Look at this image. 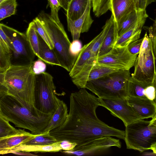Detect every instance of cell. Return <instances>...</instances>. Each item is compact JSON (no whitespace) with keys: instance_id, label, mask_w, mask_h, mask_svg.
<instances>
[{"instance_id":"obj_24","label":"cell","mask_w":156,"mask_h":156,"mask_svg":"<svg viewBox=\"0 0 156 156\" xmlns=\"http://www.w3.org/2000/svg\"><path fill=\"white\" fill-rule=\"evenodd\" d=\"M37 34L39 49L38 58L48 64L61 66V64L53 50L50 48L38 33Z\"/></svg>"},{"instance_id":"obj_35","label":"cell","mask_w":156,"mask_h":156,"mask_svg":"<svg viewBox=\"0 0 156 156\" xmlns=\"http://www.w3.org/2000/svg\"><path fill=\"white\" fill-rule=\"evenodd\" d=\"M145 29L149 33L148 36L151 41L153 53L156 60V19L152 26L146 27Z\"/></svg>"},{"instance_id":"obj_15","label":"cell","mask_w":156,"mask_h":156,"mask_svg":"<svg viewBox=\"0 0 156 156\" xmlns=\"http://www.w3.org/2000/svg\"><path fill=\"white\" fill-rule=\"evenodd\" d=\"M109 10L117 25L126 16L136 10L133 0H111Z\"/></svg>"},{"instance_id":"obj_47","label":"cell","mask_w":156,"mask_h":156,"mask_svg":"<svg viewBox=\"0 0 156 156\" xmlns=\"http://www.w3.org/2000/svg\"><path fill=\"white\" fill-rule=\"evenodd\" d=\"M153 85L154 86L155 89V98L154 100V101L156 105V74L154 78Z\"/></svg>"},{"instance_id":"obj_2","label":"cell","mask_w":156,"mask_h":156,"mask_svg":"<svg viewBox=\"0 0 156 156\" xmlns=\"http://www.w3.org/2000/svg\"><path fill=\"white\" fill-rule=\"evenodd\" d=\"M32 66L33 63L12 64L5 72L0 73V88L6 95L12 96L32 112L42 115L45 113L38 110L35 106L36 75Z\"/></svg>"},{"instance_id":"obj_30","label":"cell","mask_w":156,"mask_h":156,"mask_svg":"<svg viewBox=\"0 0 156 156\" xmlns=\"http://www.w3.org/2000/svg\"><path fill=\"white\" fill-rule=\"evenodd\" d=\"M26 34L33 52L35 55L38 57L39 54L38 36L34 23L33 21L29 24Z\"/></svg>"},{"instance_id":"obj_31","label":"cell","mask_w":156,"mask_h":156,"mask_svg":"<svg viewBox=\"0 0 156 156\" xmlns=\"http://www.w3.org/2000/svg\"><path fill=\"white\" fill-rule=\"evenodd\" d=\"M16 0H5L0 3V20L16 14Z\"/></svg>"},{"instance_id":"obj_44","label":"cell","mask_w":156,"mask_h":156,"mask_svg":"<svg viewBox=\"0 0 156 156\" xmlns=\"http://www.w3.org/2000/svg\"><path fill=\"white\" fill-rule=\"evenodd\" d=\"M102 0H91L93 11L94 14L98 11Z\"/></svg>"},{"instance_id":"obj_1","label":"cell","mask_w":156,"mask_h":156,"mask_svg":"<svg viewBox=\"0 0 156 156\" xmlns=\"http://www.w3.org/2000/svg\"><path fill=\"white\" fill-rule=\"evenodd\" d=\"M100 106L99 98L85 88L72 93L70 109L64 123L49 133L57 141L67 140L77 145L105 136L124 139L125 131L108 126L97 117L96 110Z\"/></svg>"},{"instance_id":"obj_38","label":"cell","mask_w":156,"mask_h":156,"mask_svg":"<svg viewBox=\"0 0 156 156\" xmlns=\"http://www.w3.org/2000/svg\"><path fill=\"white\" fill-rule=\"evenodd\" d=\"M82 47V43L79 40L73 41L70 46V52L73 55L77 57Z\"/></svg>"},{"instance_id":"obj_48","label":"cell","mask_w":156,"mask_h":156,"mask_svg":"<svg viewBox=\"0 0 156 156\" xmlns=\"http://www.w3.org/2000/svg\"><path fill=\"white\" fill-rule=\"evenodd\" d=\"M151 150H152L153 152L156 154V142L153 144L151 147Z\"/></svg>"},{"instance_id":"obj_13","label":"cell","mask_w":156,"mask_h":156,"mask_svg":"<svg viewBox=\"0 0 156 156\" xmlns=\"http://www.w3.org/2000/svg\"><path fill=\"white\" fill-rule=\"evenodd\" d=\"M91 0H88L86 9L83 15L76 20L67 18L68 30L71 33L73 41L78 40L81 33L88 31L94 20L90 14Z\"/></svg>"},{"instance_id":"obj_27","label":"cell","mask_w":156,"mask_h":156,"mask_svg":"<svg viewBox=\"0 0 156 156\" xmlns=\"http://www.w3.org/2000/svg\"><path fill=\"white\" fill-rule=\"evenodd\" d=\"M9 122L0 116V139L29 133L24 129H16L12 126Z\"/></svg>"},{"instance_id":"obj_34","label":"cell","mask_w":156,"mask_h":156,"mask_svg":"<svg viewBox=\"0 0 156 156\" xmlns=\"http://www.w3.org/2000/svg\"><path fill=\"white\" fill-rule=\"evenodd\" d=\"M51 8L50 16L57 22L61 23L59 20L58 12L61 7L58 0H47Z\"/></svg>"},{"instance_id":"obj_21","label":"cell","mask_w":156,"mask_h":156,"mask_svg":"<svg viewBox=\"0 0 156 156\" xmlns=\"http://www.w3.org/2000/svg\"><path fill=\"white\" fill-rule=\"evenodd\" d=\"M29 133L0 139V154L25 143L36 136Z\"/></svg>"},{"instance_id":"obj_7","label":"cell","mask_w":156,"mask_h":156,"mask_svg":"<svg viewBox=\"0 0 156 156\" xmlns=\"http://www.w3.org/2000/svg\"><path fill=\"white\" fill-rule=\"evenodd\" d=\"M155 61L151 41L146 32L132 74L135 79L146 87L153 85L156 74Z\"/></svg>"},{"instance_id":"obj_22","label":"cell","mask_w":156,"mask_h":156,"mask_svg":"<svg viewBox=\"0 0 156 156\" xmlns=\"http://www.w3.org/2000/svg\"><path fill=\"white\" fill-rule=\"evenodd\" d=\"M147 15L146 10H135L126 16L117 25L118 37L131 28L143 17Z\"/></svg>"},{"instance_id":"obj_8","label":"cell","mask_w":156,"mask_h":156,"mask_svg":"<svg viewBox=\"0 0 156 156\" xmlns=\"http://www.w3.org/2000/svg\"><path fill=\"white\" fill-rule=\"evenodd\" d=\"M53 78L49 73L44 72L35 75L34 91L35 106L45 113H54L61 101L56 95Z\"/></svg>"},{"instance_id":"obj_26","label":"cell","mask_w":156,"mask_h":156,"mask_svg":"<svg viewBox=\"0 0 156 156\" xmlns=\"http://www.w3.org/2000/svg\"><path fill=\"white\" fill-rule=\"evenodd\" d=\"M12 51L0 37V73L5 72L12 65Z\"/></svg>"},{"instance_id":"obj_28","label":"cell","mask_w":156,"mask_h":156,"mask_svg":"<svg viewBox=\"0 0 156 156\" xmlns=\"http://www.w3.org/2000/svg\"><path fill=\"white\" fill-rule=\"evenodd\" d=\"M145 88L133 76H130L127 85V97L146 98L144 93Z\"/></svg>"},{"instance_id":"obj_52","label":"cell","mask_w":156,"mask_h":156,"mask_svg":"<svg viewBox=\"0 0 156 156\" xmlns=\"http://www.w3.org/2000/svg\"><path fill=\"white\" fill-rule=\"evenodd\" d=\"M155 1H156V0H155Z\"/></svg>"},{"instance_id":"obj_18","label":"cell","mask_w":156,"mask_h":156,"mask_svg":"<svg viewBox=\"0 0 156 156\" xmlns=\"http://www.w3.org/2000/svg\"><path fill=\"white\" fill-rule=\"evenodd\" d=\"M62 150L59 141H57L53 144L47 145L22 144L5 151L3 153V154L11 153V152L13 151H19L25 152H57Z\"/></svg>"},{"instance_id":"obj_25","label":"cell","mask_w":156,"mask_h":156,"mask_svg":"<svg viewBox=\"0 0 156 156\" xmlns=\"http://www.w3.org/2000/svg\"><path fill=\"white\" fill-rule=\"evenodd\" d=\"M88 0H71L66 11L67 18L76 20L81 17L87 8Z\"/></svg>"},{"instance_id":"obj_32","label":"cell","mask_w":156,"mask_h":156,"mask_svg":"<svg viewBox=\"0 0 156 156\" xmlns=\"http://www.w3.org/2000/svg\"><path fill=\"white\" fill-rule=\"evenodd\" d=\"M57 141L49 132L43 133L36 136L23 144L30 145H47L53 144Z\"/></svg>"},{"instance_id":"obj_45","label":"cell","mask_w":156,"mask_h":156,"mask_svg":"<svg viewBox=\"0 0 156 156\" xmlns=\"http://www.w3.org/2000/svg\"><path fill=\"white\" fill-rule=\"evenodd\" d=\"M60 6L66 12L68 5L71 0H58Z\"/></svg>"},{"instance_id":"obj_17","label":"cell","mask_w":156,"mask_h":156,"mask_svg":"<svg viewBox=\"0 0 156 156\" xmlns=\"http://www.w3.org/2000/svg\"><path fill=\"white\" fill-rule=\"evenodd\" d=\"M111 17V22L100 47L98 57L109 53L114 48L118 37L116 22L112 14Z\"/></svg>"},{"instance_id":"obj_3","label":"cell","mask_w":156,"mask_h":156,"mask_svg":"<svg viewBox=\"0 0 156 156\" xmlns=\"http://www.w3.org/2000/svg\"><path fill=\"white\" fill-rule=\"evenodd\" d=\"M53 114H36L9 95L0 98V116L16 127L28 129L34 134L44 133Z\"/></svg>"},{"instance_id":"obj_10","label":"cell","mask_w":156,"mask_h":156,"mask_svg":"<svg viewBox=\"0 0 156 156\" xmlns=\"http://www.w3.org/2000/svg\"><path fill=\"white\" fill-rule=\"evenodd\" d=\"M137 55L131 54L127 46L114 47L109 53L98 57L95 62L119 69L129 70L134 66Z\"/></svg>"},{"instance_id":"obj_41","label":"cell","mask_w":156,"mask_h":156,"mask_svg":"<svg viewBox=\"0 0 156 156\" xmlns=\"http://www.w3.org/2000/svg\"><path fill=\"white\" fill-rule=\"evenodd\" d=\"M144 93L145 96L148 99L154 101L155 98V92L154 87L153 85H150L145 88Z\"/></svg>"},{"instance_id":"obj_46","label":"cell","mask_w":156,"mask_h":156,"mask_svg":"<svg viewBox=\"0 0 156 156\" xmlns=\"http://www.w3.org/2000/svg\"><path fill=\"white\" fill-rule=\"evenodd\" d=\"M27 153L28 152H25L19 151H13L11 152V153L24 155H36L34 154H33L30 153Z\"/></svg>"},{"instance_id":"obj_16","label":"cell","mask_w":156,"mask_h":156,"mask_svg":"<svg viewBox=\"0 0 156 156\" xmlns=\"http://www.w3.org/2000/svg\"><path fill=\"white\" fill-rule=\"evenodd\" d=\"M148 17L147 15L141 19L135 25L118 37L114 47H126L131 43L139 39L142 29Z\"/></svg>"},{"instance_id":"obj_43","label":"cell","mask_w":156,"mask_h":156,"mask_svg":"<svg viewBox=\"0 0 156 156\" xmlns=\"http://www.w3.org/2000/svg\"><path fill=\"white\" fill-rule=\"evenodd\" d=\"M0 37H1L9 46L12 52L14 51V49L12 42L9 38L7 36L4 32L0 27Z\"/></svg>"},{"instance_id":"obj_40","label":"cell","mask_w":156,"mask_h":156,"mask_svg":"<svg viewBox=\"0 0 156 156\" xmlns=\"http://www.w3.org/2000/svg\"><path fill=\"white\" fill-rule=\"evenodd\" d=\"M134 3L136 10L143 11L146 10L147 6L155 0H133Z\"/></svg>"},{"instance_id":"obj_23","label":"cell","mask_w":156,"mask_h":156,"mask_svg":"<svg viewBox=\"0 0 156 156\" xmlns=\"http://www.w3.org/2000/svg\"><path fill=\"white\" fill-rule=\"evenodd\" d=\"M98 57L91 53L90 57L80 72L75 76L71 78L73 83L78 88H85L90 72Z\"/></svg>"},{"instance_id":"obj_37","label":"cell","mask_w":156,"mask_h":156,"mask_svg":"<svg viewBox=\"0 0 156 156\" xmlns=\"http://www.w3.org/2000/svg\"><path fill=\"white\" fill-rule=\"evenodd\" d=\"M46 65L43 61L38 58L33 62L32 69L35 75L39 74L45 72Z\"/></svg>"},{"instance_id":"obj_5","label":"cell","mask_w":156,"mask_h":156,"mask_svg":"<svg viewBox=\"0 0 156 156\" xmlns=\"http://www.w3.org/2000/svg\"><path fill=\"white\" fill-rule=\"evenodd\" d=\"M129 70L120 69L97 79L88 81L87 88L99 98L127 99V85Z\"/></svg>"},{"instance_id":"obj_39","label":"cell","mask_w":156,"mask_h":156,"mask_svg":"<svg viewBox=\"0 0 156 156\" xmlns=\"http://www.w3.org/2000/svg\"><path fill=\"white\" fill-rule=\"evenodd\" d=\"M111 0H102L95 16L99 17L109 10Z\"/></svg>"},{"instance_id":"obj_20","label":"cell","mask_w":156,"mask_h":156,"mask_svg":"<svg viewBox=\"0 0 156 156\" xmlns=\"http://www.w3.org/2000/svg\"><path fill=\"white\" fill-rule=\"evenodd\" d=\"M68 112L66 104L62 100H61L58 107L53 113L48 125L43 133L49 132L51 130L62 125L68 117Z\"/></svg>"},{"instance_id":"obj_36","label":"cell","mask_w":156,"mask_h":156,"mask_svg":"<svg viewBox=\"0 0 156 156\" xmlns=\"http://www.w3.org/2000/svg\"><path fill=\"white\" fill-rule=\"evenodd\" d=\"M144 37L130 43L127 46L129 52L133 55H137L139 54Z\"/></svg>"},{"instance_id":"obj_49","label":"cell","mask_w":156,"mask_h":156,"mask_svg":"<svg viewBox=\"0 0 156 156\" xmlns=\"http://www.w3.org/2000/svg\"><path fill=\"white\" fill-rule=\"evenodd\" d=\"M150 121L151 123L156 126V116Z\"/></svg>"},{"instance_id":"obj_9","label":"cell","mask_w":156,"mask_h":156,"mask_svg":"<svg viewBox=\"0 0 156 156\" xmlns=\"http://www.w3.org/2000/svg\"><path fill=\"white\" fill-rule=\"evenodd\" d=\"M0 27L12 42L14 49L13 55L15 58L22 60L23 65L33 63L36 55L27 40L26 34L3 23L0 24Z\"/></svg>"},{"instance_id":"obj_19","label":"cell","mask_w":156,"mask_h":156,"mask_svg":"<svg viewBox=\"0 0 156 156\" xmlns=\"http://www.w3.org/2000/svg\"><path fill=\"white\" fill-rule=\"evenodd\" d=\"M98 35L82 48L79 54L73 67L69 74L71 78L76 75L81 70L91 56V49Z\"/></svg>"},{"instance_id":"obj_33","label":"cell","mask_w":156,"mask_h":156,"mask_svg":"<svg viewBox=\"0 0 156 156\" xmlns=\"http://www.w3.org/2000/svg\"><path fill=\"white\" fill-rule=\"evenodd\" d=\"M33 21L34 23L35 29L37 33L45 41L50 48L53 50L54 48L53 43L38 17H36Z\"/></svg>"},{"instance_id":"obj_51","label":"cell","mask_w":156,"mask_h":156,"mask_svg":"<svg viewBox=\"0 0 156 156\" xmlns=\"http://www.w3.org/2000/svg\"><path fill=\"white\" fill-rule=\"evenodd\" d=\"M2 1V0H0V2H1V1Z\"/></svg>"},{"instance_id":"obj_12","label":"cell","mask_w":156,"mask_h":156,"mask_svg":"<svg viewBox=\"0 0 156 156\" xmlns=\"http://www.w3.org/2000/svg\"><path fill=\"white\" fill-rule=\"evenodd\" d=\"M111 136H105L94 139L83 144L76 145L72 150L65 151L63 152L79 155L113 146L121 148V144L120 140Z\"/></svg>"},{"instance_id":"obj_6","label":"cell","mask_w":156,"mask_h":156,"mask_svg":"<svg viewBox=\"0 0 156 156\" xmlns=\"http://www.w3.org/2000/svg\"><path fill=\"white\" fill-rule=\"evenodd\" d=\"M126 148L142 152L151 150L156 142V126L141 119L126 127L124 138Z\"/></svg>"},{"instance_id":"obj_42","label":"cell","mask_w":156,"mask_h":156,"mask_svg":"<svg viewBox=\"0 0 156 156\" xmlns=\"http://www.w3.org/2000/svg\"><path fill=\"white\" fill-rule=\"evenodd\" d=\"M59 141L62 150L65 151L72 150L77 145L76 143L71 142L67 140H62Z\"/></svg>"},{"instance_id":"obj_4","label":"cell","mask_w":156,"mask_h":156,"mask_svg":"<svg viewBox=\"0 0 156 156\" xmlns=\"http://www.w3.org/2000/svg\"><path fill=\"white\" fill-rule=\"evenodd\" d=\"M37 17L53 43V50L61 66L69 72L77 57L73 55L70 52L71 42L62 24L57 22L50 15L44 11H41Z\"/></svg>"},{"instance_id":"obj_29","label":"cell","mask_w":156,"mask_h":156,"mask_svg":"<svg viewBox=\"0 0 156 156\" xmlns=\"http://www.w3.org/2000/svg\"><path fill=\"white\" fill-rule=\"evenodd\" d=\"M119 70L116 68L100 65L95 62L89 76L88 81L97 79Z\"/></svg>"},{"instance_id":"obj_11","label":"cell","mask_w":156,"mask_h":156,"mask_svg":"<svg viewBox=\"0 0 156 156\" xmlns=\"http://www.w3.org/2000/svg\"><path fill=\"white\" fill-rule=\"evenodd\" d=\"M99 100L100 106L106 108L110 111L112 115L121 119L125 127L142 119L129 105L127 99L99 98Z\"/></svg>"},{"instance_id":"obj_50","label":"cell","mask_w":156,"mask_h":156,"mask_svg":"<svg viewBox=\"0 0 156 156\" xmlns=\"http://www.w3.org/2000/svg\"><path fill=\"white\" fill-rule=\"evenodd\" d=\"M5 0H2V1H1V2H0V3H1V2H3V1H5Z\"/></svg>"},{"instance_id":"obj_14","label":"cell","mask_w":156,"mask_h":156,"mask_svg":"<svg viewBox=\"0 0 156 156\" xmlns=\"http://www.w3.org/2000/svg\"><path fill=\"white\" fill-rule=\"evenodd\" d=\"M128 103L142 119L156 116V105L147 98L127 97Z\"/></svg>"}]
</instances>
